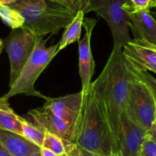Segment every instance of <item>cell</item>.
Wrapping results in <instances>:
<instances>
[{
	"label": "cell",
	"mask_w": 156,
	"mask_h": 156,
	"mask_svg": "<svg viewBox=\"0 0 156 156\" xmlns=\"http://www.w3.org/2000/svg\"><path fill=\"white\" fill-rule=\"evenodd\" d=\"M151 87V86H150ZM151 91H152V92H153V94H154V100H155V103H156V91H154V89H153L152 88H151Z\"/></svg>",
	"instance_id": "cell-28"
},
{
	"label": "cell",
	"mask_w": 156,
	"mask_h": 156,
	"mask_svg": "<svg viewBox=\"0 0 156 156\" xmlns=\"http://www.w3.org/2000/svg\"><path fill=\"white\" fill-rule=\"evenodd\" d=\"M128 27L134 35V39L156 46V20L150 10L128 11Z\"/></svg>",
	"instance_id": "cell-12"
},
{
	"label": "cell",
	"mask_w": 156,
	"mask_h": 156,
	"mask_svg": "<svg viewBox=\"0 0 156 156\" xmlns=\"http://www.w3.org/2000/svg\"><path fill=\"white\" fill-rule=\"evenodd\" d=\"M130 72L132 77L129 81L125 113L132 121L148 132L156 119L154 94L150 85L144 79L131 70Z\"/></svg>",
	"instance_id": "cell-6"
},
{
	"label": "cell",
	"mask_w": 156,
	"mask_h": 156,
	"mask_svg": "<svg viewBox=\"0 0 156 156\" xmlns=\"http://www.w3.org/2000/svg\"><path fill=\"white\" fill-rule=\"evenodd\" d=\"M96 21L93 18H84L83 26L86 32L84 38L79 41V73L82 84V91L84 95L90 91L92 78L95 71V62L91 50V37L96 26Z\"/></svg>",
	"instance_id": "cell-10"
},
{
	"label": "cell",
	"mask_w": 156,
	"mask_h": 156,
	"mask_svg": "<svg viewBox=\"0 0 156 156\" xmlns=\"http://www.w3.org/2000/svg\"><path fill=\"white\" fill-rule=\"evenodd\" d=\"M0 1H1V0H0Z\"/></svg>",
	"instance_id": "cell-32"
},
{
	"label": "cell",
	"mask_w": 156,
	"mask_h": 156,
	"mask_svg": "<svg viewBox=\"0 0 156 156\" xmlns=\"http://www.w3.org/2000/svg\"><path fill=\"white\" fill-rule=\"evenodd\" d=\"M128 4L125 9L128 11L150 10L156 8V0H128Z\"/></svg>",
	"instance_id": "cell-19"
},
{
	"label": "cell",
	"mask_w": 156,
	"mask_h": 156,
	"mask_svg": "<svg viewBox=\"0 0 156 156\" xmlns=\"http://www.w3.org/2000/svg\"><path fill=\"white\" fill-rule=\"evenodd\" d=\"M0 156H12L0 141Z\"/></svg>",
	"instance_id": "cell-26"
},
{
	"label": "cell",
	"mask_w": 156,
	"mask_h": 156,
	"mask_svg": "<svg viewBox=\"0 0 156 156\" xmlns=\"http://www.w3.org/2000/svg\"><path fill=\"white\" fill-rule=\"evenodd\" d=\"M128 67L129 68V69L131 70V71H132L133 73H136L137 76H139V77L142 78V79H144V80H145V82H146L147 83H148V85H149L150 86H151V88L156 91V79H154L153 76H151V75H150L149 73H147V72H138V71H136V70L132 69H131L128 66Z\"/></svg>",
	"instance_id": "cell-23"
},
{
	"label": "cell",
	"mask_w": 156,
	"mask_h": 156,
	"mask_svg": "<svg viewBox=\"0 0 156 156\" xmlns=\"http://www.w3.org/2000/svg\"><path fill=\"white\" fill-rule=\"evenodd\" d=\"M71 142L66 140L55 134L45 131L43 148L49 149L58 156H64L67 153V149Z\"/></svg>",
	"instance_id": "cell-17"
},
{
	"label": "cell",
	"mask_w": 156,
	"mask_h": 156,
	"mask_svg": "<svg viewBox=\"0 0 156 156\" xmlns=\"http://www.w3.org/2000/svg\"><path fill=\"white\" fill-rule=\"evenodd\" d=\"M0 129L12 131L22 135L19 115L16 114L9 103V100L0 97Z\"/></svg>",
	"instance_id": "cell-14"
},
{
	"label": "cell",
	"mask_w": 156,
	"mask_h": 156,
	"mask_svg": "<svg viewBox=\"0 0 156 156\" xmlns=\"http://www.w3.org/2000/svg\"><path fill=\"white\" fill-rule=\"evenodd\" d=\"M113 156H120L119 155H113Z\"/></svg>",
	"instance_id": "cell-30"
},
{
	"label": "cell",
	"mask_w": 156,
	"mask_h": 156,
	"mask_svg": "<svg viewBox=\"0 0 156 156\" xmlns=\"http://www.w3.org/2000/svg\"><path fill=\"white\" fill-rule=\"evenodd\" d=\"M146 135L147 132L143 128L132 121L126 113H122L119 135V155L140 156Z\"/></svg>",
	"instance_id": "cell-11"
},
{
	"label": "cell",
	"mask_w": 156,
	"mask_h": 156,
	"mask_svg": "<svg viewBox=\"0 0 156 156\" xmlns=\"http://www.w3.org/2000/svg\"><path fill=\"white\" fill-rule=\"evenodd\" d=\"M34 33L25 28L12 30L5 40V48L10 62L9 86L16 81L35 48L38 38Z\"/></svg>",
	"instance_id": "cell-7"
},
{
	"label": "cell",
	"mask_w": 156,
	"mask_h": 156,
	"mask_svg": "<svg viewBox=\"0 0 156 156\" xmlns=\"http://www.w3.org/2000/svg\"><path fill=\"white\" fill-rule=\"evenodd\" d=\"M140 156H156V143L148 133L145 137Z\"/></svg>",
	"instance_id": "cell-20"
},
{
	"label": "cell",
	"mask_w": 156,
	"mask_h": 156,
	"mask_svg": "<svg viewBox=\"0 0 156 156\" xmlns=\"http://www.w3.org/2000/svg\"><path fill=\"white\" fill-rule=\"evenodd\" d=\"M9 6L23 16V28L30 30L37 37L57 34L76 15L55 0H19Z\"/></svg>",
	"instance_id": "cell-3"
},
{
	"label": "cell",
	"mask_w": 156,
	"mask_h": 156,
	"mask_svg": "<svg viewBox=\"0 0 156 156\" xmlns=\"http://www.w3.org/2000/svg\"><path fill=\"white\" fill-rule=\"evenodd\" d=\"M58 2L65 7L68 8L70 10L77 13L80 10L84 11L87 5V0H55Z\"/></svg>",
	"instance_id": "cell-21"
},
{
	"label": "cell",
	"mask_w": 156,
	"mask_h": 156,
	"mask_svg": "<svg viewBox=\"0 0 156 156\" xmlns=\"http://www.w3.org/2000/svg\"><path fill=\"white\" fill-rule=\"evenodd\" d=\"M132 77L122 49L113 48L102 73L92 82L102 104L118 154L120 117L122 113L126 111Z\"/></svg>",
	"instance_id": "cell-1"
},
{
	"label": "cell",
	"mask_w": 156,
	"mask_h": 156,
	"mask_svg": "<svg viewBox=\"0 0 156 156\" xmlns=\"http://www.w3.org/2000/svg\"><path fill=\"white\" fill-rule=\"evenodd\" d=\"M84 98L82 91L55 98L48 97L42 107L58 118L76 126L79 129Z\"/></svg>",
	"instance_id": "cell-8"
},
{
	"label": "cell",
	"mask_w": 156,
	"mask_h": 156,
	"mask_svg": "<svg viewBox=\"0 0 156 156\" xmlns=\"http://www.w3.org/2000/svg\"><path fill=\"white\" fill-rule=\"evenodd\" d=\"M19 120L21 124L23 136L39 147H42L45 131L21 116H19Z\"/></svg>",
	"instance_id": "cell-16"
},
{
	"label": "cell",
	"mask_w": 156,
	"mask_h": 156,
	"mask_svg": "<svg viewBox=\"0 0 156 156\" xmlns=\"http://www.w3.org/2000/svg\"><path fill=\"white\" fill-rule=\"evenodd\" d=\"M41 156H58L54 152H52V151L43 147H41Z\"/></svg>",
	"instance_id": "cell-25"
},
{
	"label": "cell",
	"mask_w": 156,
	"mask_h": 156,
	"mask_svg": "<svg viewBox=\"0 0 156 156\" xmlns=\"http://www.w3.org/2000/svg\"><path fill=\"white\" fill-rule=\"evenodd\" d=\"M147 133H148V135L152 138V140L156 143V119L154 121V123H152V125H151V128L148 130Z\"/></svg>",
	"instance_id": "cell-24"
},
{
	"label": "cell",
	"mask_w": 156,
	"mask_h": 156,
	"mask_svg": "<svg viewBox=\"0 0 156 156\" xmlns=\"http://www.w3.org/2000/svg\"><path fill=\"white\" fill-rule=\"evenodd\" d=\"M155 16H156V13H155ZM154 19H155V20H156V18H154Z\"/></svg>",
	"instance_id": "cell-31"
},
{
	"label": "cell",
	"mask_w": 156,
	"mask_h": 156,
	"mask_svg": "<svg viewBox=\"0 0 156 156\" xmlns=\"http://www.w3.org/2000/svg\"><path fill=\"white\" fill-rule=\"evenodd\" d=\"M64 156H95V155L84 150L77 145L71 143L67 149V153Z\"/></svg>",
	"instance_id": "cell-22"
},
{
	"label": "cell",
	"mask_w": 156,
	"mask_h": 156,
	"mask_svg": "<svg viewBox=\"0 0 156 156\" xmlns=\"http://www.w3.org/2000/svg\"><path fill=\"white\" fill-rule=\"evenodd\" d=\"M122 53L131 69L138 72L151 71L156 74V50L153 45L133 39L123 46Z\"/></svg>",
	"instance_id": "cell-9"
},
{
	"label": "cell",
	"mask_w": 156,
	"mask_h": 156,
	"mask_svg": "<svg viewBox=\"0 0 156 156\" xmlns=\"http://www.w3.org/2000/svg\"><path fill=\"white\" fill-rule=\"evenodd\" d=\"M3 48H4V44H3V41L0 39V54H1Z\"/></svg>",
	"instance_id": "cell-27"
},
{
	"label": "cell",
	"mask_w": 156,
	"mask_h": 156,
	"mask_svg": "<svg viewBox=\"0 0 156 156\" xmlns=\"http://www.w3.org/2000/svg\"><path fill=\"white\" fill-rule=\"evenodd\" d=\"M0 141L12 156H41V148L21 134L0 129Z\"/></svg>",
	"instance_id": "cell-13"
},
{
	"label": "cell",
	"mask_w": 156,
	"mask_h": 156,
	"mask_svg": "<svg viewBox=\"0 0 156 156\" xmlns=\"http://www.w3.org/2000/svg\"><path fill=\"white\" fill-rule=\"evenodd\" d=\"M40 37L37 42L33 53L23 67L21 73L13 85L10 86L9 91L3 97L9 100L10 98L19 94L41 98L46 101L47 96L44 95L35 88V82L44 69L57 54L58 43L50 47H46L47 39Z\"/></svg>",
	"instance_id": "cell-4"
},
{
	"label": "cell",
	"mask_w": 156,
	"mask_h": 156,
	"mask_svg": "<svg viewBox=\"0 0 156 156\" xmlns=\"http://www.w3.org/2000/svg\"><path fill=\"white\" fill-rule=\"evenodd\" d=\"M153 47H154V48L155 49V50H156V46H153Z\"/></svg>",
	"instance_id": "cell-29"
},
{
	"label": "cell",
	"mask_w": 156,
	"mask_h": 156,
	"mask_svg": "<svg viewBox=\"0 0 156 156\" xmlns=\"http://www.w3.org/2000/svg\"><path fill=\"white\" fill-rule=\"evenodd\" d=\"M75 144L95 155H119L102 104L93 84L84 98L82 118Z\"/></svg>",
	"instance_id": "cell-2"
},
{
	"label": "cell",
	"mask_w": 156,
	"mask_h": 156,
	"mask_svg": "<svg viewBox=\"0 0 156 156\" xmlns=\"http://www.w3.org/2000/svg\"><path fill=\"white\" fill-rule=\"evenodd\" d=\"M128 0H87L83 12H94L106 21L113 39V48L122 49L131 41L129 35V16L125 7Z\"/></svg>",
	"instance_id": "cell-5"
},
{
	"label": "cell",
	"mask_w": 156,
	"mask_h": 156,
	"mask_svg": "<svg viewBox=\"0 0 156 156\" xmlns=\"http://www.w3.org/2000/svg\"><path fill=\"white\" fill-rule=\"evenodd\" d=\"M84 12L80 10L76 13L71 22L66 26L64 28L61 39L58 42V48L57 50V53L65 49L67 46L73 43L80 41V37L81 34V29L83 27V23L84 19Z\"/></svg>",
	"instance_id": "cell-15"
},
{
	"label": "cell",
	"mask_w": 156,
	"mask_h": 156,
	"mask_svg": "<svg viewBox=\"0 0 156 156\" xmlns=\"http://www.w3.org/2000/svg\"><path fill=\"white\" fill-rule=\"evenodd\" d=\"M0 18L5 24L10 27L12 30L21 28L24 24L22 15L9 5L0 6Z\"/></svg>",
	"instance_id": "cell-18"
}]
</instances>
